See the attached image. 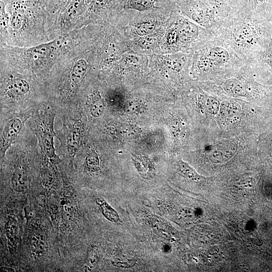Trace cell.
I'll list each match as a JSON object with an SVG mask.
<instances>
[{
  "label": "cell",
  "mask_w": 272,
  "mask_h": 272,
  "mask_svg": "<svg viewBox=\"0 0 272 272\" xmlns=\"http://www.w3.org/2000/svg\"><path fill=\"white\" fill-rule=\"evenodd\" d=\"M29 241L33 254L39 256L45 251L46 239L43 232L40 230H35L32 232Z\"/></svg>",
  "instance_id": "9"
},
{
  "label": "cell",
  "mask_w": 272,
  "mask_h": 272,
  "mask_svg": "<svg viewBox=\"0 0 272 272\" xmlns=\"http://www.w3.org/2000/svg\"><path fill=\"white\" fill-rule=\"evenodd\" d=\"M149 221L153 231L157 235L167 241L174 239V233L164 220L152 215L150 216Z\"/></svg>",
  "instance_id": "6"
},
{
  "label": "cell",
  "mask_w": 272,
  "mask_h": 272,
  "mask_svg": "<svg viewBox=\"0 0 272 272\" xmlns=\"http://www.w3.org/2000/svg\"><path fill=\"white\" fill-rule=\"evenodd\" d=\"M177 171L180 175L195 182L199 181L201 176L188 163L180 160L177 164Z\"/></svg>",
  "instance_id": "16"
},
{
  "label": "cell",
  "mask_w": 272,
  "mask_h": 272,
  "mask_svg": "<svg viewBox=\"0 0 272 272\" xmlns=\"http://www.w3.org/2000/svg\"><path fill=\"white\" fill-rule=\"evenodd\" d=\"M155 28V25L151 22L140 24L137 28L136 32L140 36H146L152 33Z\"/></svg>",
  "instance_id": "27"
},
{
  "label": "cell",
  "mask_w": 272,
  "mask_h": 272,
  "mask_svg": "<svg viewBox=\"0 0 272 272\" xmlns=\"http://www.w3.org/2000/svg\"><path fill=\"white\" fill-rule=\"evenodd\" d=\"M241 110L240 105L235 101H225L221 103L219 112L225 117H233L239 114Z\"/></svg>",
  "instance_id": "17"
},
{
  "label": "cell",
  "mask_w": 272,
  "mask_h": 272,
  "mask_svg": "<svg viewBox=\"0 0 272 272\" xmlns=\"http://www.w3.org/2000/svg\"><path fill=\"white\" fill-rule=\"evenodd\" d=\"M198 30L193 24L185 22L179 29V34L182 41L189 42L197 37Z\"/></svg>",
  "instance_id": "19"
},
{
  "label": "cell",
  "mask_w": 272,
  "mask_h": 272,
  "mask_svg": "<svg viewBox=\"0 0 272 272\" xmlns=\"http://www.w3.org/2000/svg\"><path fill=\"white\" fill-rule=\"evenodd\" d=\"M223 89L227 93L234 97H245L247 94L245 85L236 79L227 80L223 84Z\"/></svg>",
  "instance_id": "8"
},
{
  "label": "cell",
  "mask_w": 272,
  "mask_h": 272,
  "mask_svg": "<svg viewBox=\"0 0 272 272\" xmlns=\"http://www.w3.org/2000/svg\"><path fill=\"white\" fill-rule=\"evenodd\" d=\"M192 18L197 23H203L210 19V13L208 9H198L193 12Z\"/></svg>",
  "instance_id": "24"
},
{
  "label": "cell",
  "mask_w": 272,
  "mask_h": 272,
  "mask_svg": "<svg viewBox=\"0 0 272 272\" xmlns=\"http://www.w3.org/2000/svg\"><path fill=\"white\" fill-rule=\"evenodd\" d=\"M208 157L214 164H221L231 159L236 154L237 145L235 142L225 140L209 146Z\"/></svg>",
  "instance_id": "1"
},
{
  "label": "cell",
  "mask_w": 272,
  "mask_h": 272,
  "mask_svg": "<svg viewBox=\"0 0 272 272\" xmlns=\"http://www.w3.org/2000/svg\"><path fill=\"white\" fill-rule=\"evenodd\" d=\"M5 230L9 247L10 249H14L19 238V225L15 216L9 215L7 217Z\"/></svg>",
  "instance_id": "7"
},
{
  "label": "cell",
  "mask_w": 272,
  "mask_h": 272,
  "mask_svg": "<svg viewBox=\"0 0 272 272\" xmlns=\"http://www.w3.org/2000/svg\"><path fill=\"white\" fill-rule=\"evenodd\" d=\"M53 125L49 126L44 130L41 135V144L43 152L48 158L54 163L59 162V158L55 154L54 146V133Z\"/></svg>",
  "instance_id": "5"
},
{
  "label": "cell",
  "mask_w": 272,
  "mask_h": 272,
  "mask_svg": "<svg viewBox=\"0 0 272 272\" xmlns=\"http://www.w3.org/2000/svg\"><path fill=\"white\" fill-rule=\"evenodd\" d=\"M105 104L100 93L94 92L91 96L90 100V112L94 117H99L104 111Z\"/></svg>",
  "instance_id": "14"
},
{
  "label": "cell",
  "mask_w": 272,
  "mask_h": 272,
  "mask_svg": "<svg viewBox=\"0 0 272 272\" xmlns=\"http://www.w3.org/2000/svg\"><path fill=\"white\" fill-rule=\"evenodd\" d=\"M207 111L211 115H216L220 110L221 103L218 99L212 97L207 96L203 101Z\"/></svg>",
  "instance_id": "22"
},
{
  "label": "cell",
  "mask_w": 272,
  "mask_h": 272,
  "mask_svg": "<svg viewBox=\"0 0 272 272\" xmlns=\"http://www.w3.org/2000/svg\"><path fill=\"white\" fill-rule=\"evenodd\" d=\"M198 62L199 67L201 69H206L209 66V60L206 57L200 58Z\"/></svg>",
  "instance_id": "33"
},
{
  "label": "cell",
  "mask_w": 272,
  "mask_h": 272,
  "mask_svg": "<svg viewBox=\"0 0 272 272\" xmlns=\"http://www.w3.org/2000/svg\"><path fill=\"white\" fill-rule=\"evenodd\" d=\"M170 129L173 135L175 137H180L183 132V126L178 119H174L171 122Z\"/></svg>",
  "instance_id": "29"
},
{
  "label": "cell",
  "mask_w": 272,
  "mask_h": 272,
  "mask_svg": "<svg viewBox=\"0 0 272 272\" xmlns=\"http://www.w3.org/2000/svg\"><path fill=\"white\" fill-rule=\"evenodd\" d=\"M154 42L153 38L146 37L139 40V44L143 48H149L153 45Z\"/></svg>",
  "instance_id": "31"
},
{
  "label": "cell",
  "mask_w": 272,
  "mask_h": 272,
  "mask_svg": "<svg viewBox=\"0 0 272 272\" xmlns=\"http://www.w3.org/2000/svg\"><path fill=\"white\" fill-rule=\"evenodd\" d=\"M177 215L181 219L190 221L193 219L194 213L191 209L182 208L178 210Z\"/></svg>",
  "instance_id": "28"
},
{
  "label": "cell",
  "mask_w": 272,
  "mask_h": 272,
  "mask_svg": "<svg viewBox=\"0 0 272 272\" xmlns=\"http://www.w3.org/2000/svg\"><path fill=\"white\" fill-rule=\"evenodd\" d=\"M253 36L252 29L247 25L240 26L234 33L235 41L240 43H249Z\"/></svg>",
  "instance_id": "18"
},
{
  "label": "cell",
  "mask_w": 272,
  "mask_h": 272,
  "mask_svg": "<svg viewBox=\"0 0 272 272\" xmlns=\"http://www.w3.org/2000/svg\"><path fill=\"white\" fill-rule=\"evenodd\" d=\"M210 57L219 63H224L229 59V54L225 49L216 47L212 48L209 52Z\"/></svg>",
  "instance_id": "21"
},
{
  "label": "cell",
  "mask_w": 272,
  "mask_h": 272,
  "mask_svg": "<svg viewBox=\"0 0 272 272\" xmlns=\"http://www.w3.org/2000/svg\"><path fill=\"white\" fill-rule=\"evenodd\" d=\"M111 262L116 267L128 268L136 264L137 259L130 254L119 253L112 257Z\"/></svg>",
  "instance_id": "13"
},
{
  "label": "cell",
  "mask_w": 272,
  "mask_h": 272,
  "mask_svg": "<svg viewBox=\"0 0 272 272\" xmlns=\"http://www.w3.org/2000/svg\"><path fill=\"white\" fill-rule=\"evenodd\" d=\"M86 262L87 267L90 269L94 267L97 263L99 259L98 254L95 247L90 246L87 251Z\"/></svg>",
  "instance_id": "23"
},
{
  "label": "cell",
  "mask_w": 272,
  "mask_h": 272,
  "mask_svg": "<svg viewBox=\"0 0 272 272\" xmlns=\"http://www.w3.org/2000/svg\"><path fill=\"white\" fill-rule=\"evenodd\" d=\"M153 0H130V6L136 10H145L154 6Z\"/></svg>",
  "instance_id": "26"
},
{
  "label": "cell",
  "mask_w": 272,
  "mask_h": 272,
  "mask_svg": "<svg viewBox=\"0 0 272 272\" xmlns=\"http://www.w3.org/2000/svg\"><path fill=\"white\" fill-rule=\"evenodd\" d=\"M23 1H31L35 3H36L39 5L43 4V3L45 1V0H23Z\"/></svg>",
  "instance_id": "35"
},
{
  "label": "cell",
  "mask_w": 272,
  "mask_h": 272,
  "mask_svg": "<svg viewBox=\"0 0 272 272\" xmlns=\"http://www.w3.org/2000/svg\"><path fill=\"white\" fill-rule=\"evenodd\" d=\"M83 132V122L78 119L71 128L67 138V151L72 162L81 145Z\"/></svg>",
  "instance_id": "3"
},
{
  "label": "cell",
  "mask_w": 272,
  "mask_h": 272,
  "mask_svg": "<svg viewBox=\"0 0 272 272\" xmlns=\"http://www.w3.org/2000/svg\"><path fill=\"white\" fill-rule=\"evenodd\" d=\"M68 0H50V5L53 9L63 6Z\"/></svg>",
  "instance_id": "32"
},
{
  "label": "cell",
  "mask_w": 272,
  "mask_h": 272,
  "mask_svg": "<svg viewBox=\"0 0 272 272\" xmlns=\"http://www.w3.org/2000/svg\"><path fill=\"white\" fill-rule=\"evenodd\" d=\"M143 107V105L140 101L136 100H131L126 103L124 109L127 113L133 114L140 112Z\"/></svg>",
  "instance_id": "25"
},
{
  "label": "cell",
  "mask_w": 272,
  "mask_h": 272,
  "mask_svg": "<svg viewBox=\"0 0 272 272\" xmlns=\"http://www.w3.org/2000/svg\"><path fill=\"white\" fill-rule=\"evenodd\" d=\"M268 62L269 65L272 67V52L269 54L268 56Z\"/></svg>",
  "instance_id": "36"
},
{
  "label": "cell",
  "mask_w": 272,
  "mask_h": 272,
  "mask_svg": "<svg viewBox=\"0 0 272 272\" xmlns=\"http://www.w3.org/2000/svg\"><path fill=\"white\" fill-rule=\"evenodd\" d=\"M169 64L172 69L179 71L182 67L184 61L182 59L175 57L171 60Z\"/></svg>",
  "instance_id": "30"
},
{
  "label": "cell",
  "mask_w": 272,
  "mask_h": 272,
  "mask_svg": "<svg viewBox=\"0 0 272 272\" xmlns=\"http://www.w3.org/2000/svg\"><path fill=\"white\" fill-rule=\"evenodd\" d=\"M257 2L258 3H262L264 2H265L266 0H256Z\"/></svg>",
  "instance_id": "37"
},
{
  "label": "cell",
  "mask_w": 272,
  "mask_h": 272,
  "mask_svg": "<svg viewBox=\"0 0 272 272\" xmlns=\"http://www.w3.org/2000/svg\"><path fill=\"white\" fill-rule=\"evenodd\" d=\"M29 90L27 82L22 78H16L8 83L7 91L10 96H20L26 94Z\"/></svg>",
  "instance_id": "10"
},
{
  "label": "cell",
  "mask_w": 272,
  "mask_h": 272,
  "mask_svg": "<svg viewBox=\"0 0 272 272\" xmlns=\"http://www.w3.org/2000/svg\"><path fill=\"white\" fill-rule=\"evenodd\" d=\"M141 133V130L139 127L132 124L121 125L119 128L120 135L127 139H133L139 137Z\"/></svg>",
  "instance_id": "20"
},
{
  "label": "cell",
  "mask_w": 272,
  "mask_h": 272,
  "mask_svg": "<svg viewBox=\"0 0 272 272\" xmlns=\"http://www.w3.org/2000/svg\"><path fill=\"white\" fill-rule=\"evenodd\" d=\"M13 189L17 192H24L27 189L29 181L26 168L23 162L17 161L11 179Z\"/></svg>",
  "instance_id": "4"
},
{
  "label": "cell",
  "mask_w": 272,
  "mask_h": 272,
  "mask_svg": "<svg viewBox=\"0 0 272 272\" xmlns=\"http://www.w3.org/2000/svg\"><path fill=\"white\" fill-rule=\"evenodd\" d=\"M95 202L100 212L106 219L114 223L119 221L120 217L118 213L105 199L97 198Z\"/></svg>",
  "instance_id": "11"
},
{
  "label": "cell",
  "mask_w": 272,
  "mask_h": 272,
  "mask_svg": "<svg viewBox=\"0 0 272 272\" xmlns=\"http://www.w3.org/2000/svg\"><path fill=\"white\" fill-rule=\"evenodd\" d=\"M84 167L87 172L92 173L100 170L99 157L95 150H91L87 154Z\"/></svg>",
  "instance_id": "15"
},
{
  "label": "cell",
  "mask_w": 272,
  "mask_h": 272,
  "mask_svg": "<svg viewBox=\"0 0 272 272\" xmlns=\"http://www.w3.org/2000/svg\"><path fill=\"white\" fill-rule=\"evenodd\" d=\"M87 68V62L83 59L77 60L72 68L71 80L76 86H79L83 82Z\"/></svg>",
  "instance_id": "12"
},
{
  "label": "cell",
  "mask_w": 272,
  "mask_h": 272,
  "mask_svg": "<svg viewBox=\"0 0 272 272\" xmlns=\"http://www.w3.org/2000/svg\"><path fill=\"white\" fill-rule=\"evenodd\" d=\"M177 33L174 30L171 32L168 37V41L169 43H174L177 38Z\"/></svg>",
  "instance_id": "34"
},
{
  "label": "cell",
  "mask_w": 272,
  "mask_h": 272,
  "mask_svg": "<svg viewBox=\"0 0 272 272\" xmlns=\"http://www.w3.org/2000/svg\"><path fill=\"white\" fill-rule=\"evenodd\" d=\"M22 127V122L18 118L10 120L6 124L3 131L1 145V160L2 161L7 150L12 142L16 139Z\"/></svg>",
  "instance_id": "2"
}]
</instances>
